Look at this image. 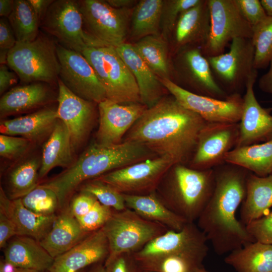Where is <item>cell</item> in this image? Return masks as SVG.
<instances>
[{
	"label": "cell",
	"instance_id": "1",
	"mask_svg": "<svg viewBox=\"0 0 272 272\" xmlns=\"http://www.w3.org/2000/svg\"><path fill=\"white\" fill-rule=\"evenodd\" d=\"M207 123L173 96L162 98L146 110L122 142L138 144L175 164H184L190 161L200 132Z\"/></svg>",
	"mask_w": 272,
	"mask_h": 272
},
{
	"label": "cell",
	"instance_id": "2",
	"mask_svg": "<svg viewBox=\"0 0 272 272\" xmlns=\"http://www.w3.org/2000/svg\"><path fill=\"white\" fill-rule=\"evenodd\" d=\"M214 168L212 195L197 220V225L218 255L230 252L255 242L246 226L236 217L244 200L249 171L226 163Z\"/></svg>",
	"mask_w": 272,
	"mask_h": 272
},
{
	"label": "cell",
	"instance_id": "3",
	"mask_svg": "<svg viewBox=\"0 0 272 272\" xmlns=\"http://www.w3.org/2000/svg\"><path fill=\"white\" fill-rule=\"evenodd\" d=\"M156 157L147 148L133 142L103 145L96 142L71 167L41 184L56 193L60 211L69 207L75 191L85 182Z\"/></svg>",
	"mask_w": 272,
	"mask_h": 272
},
{
	"label": "cell",
	"instance_id": "4",
	"mask_svg": "<svg viewBox=\"0 0 272 272\" xmlns=\"http://www.w3.org/2000/svg\"><path fill=\"white\" fill-rule=\"evenodd\" d=\"M207 241L195 223H187L180 231L168 230L133 255L143 270L183 272L203 266Z\"/></svg>",
	"mask_w": 272,
	"mask_h": 272
},
{
	"label": "cell",
	"instance_id": "5",
	"mask_svg": "<svg viewBox=\"0 0 272 272\" xmlns=\"http://www.w3.org/2000/svg\"><path fill=\"white\" fill-rule=\"evenodd\" d=\"M214 169L199 170L176 164L163 177L155 192L165 206L188 223L197 221L215 186Z\"/></svg>",
	"mask_w": 272,
	"mask_h": 272
},
{
	"label": "cell",
	"instance_id": "6",
	"mask_svg": "<svg viewBox=\"0 0 272 272\" xmlns=\"http://www.w3.org/2000/svg\"><path fill=\"white\" fill-rule=\"evenodd\" d=\"M81 54L94 70L107 99L120 104L141 103L137 82L115 47H90Z\"/></svg>",
	"mask_w": 272,
	"mask_h": 272
},
{
	"label": "cell",
	"instance_id": "7",
	"mask_svg": "<svg viewBox=\"0 0 272 272\" xmlns=\"http://www.w3.org/2000/svg\"><path fill=\"white\" fill-rule=\"evenodd\" d=\"M56 47L42 36L30 42H17L8 52L7 63L22 82L54 83L60 73Z\"/></svg>",
	"mask_w": 272,
	"mask_h": 272
},
{
	"label": "cell",
	"instance_id": "8",
	"mask_svg": "<svg viewBox=\"0 0 272 272\" xmlns=\"http://www.w3.org/2000/svg\"><path fill=\"white\" fill-rule=\"evenodd\" d=\"M102 229L109 249L106 260L124 253H135L169 230L160 224L144 219L127 208L121 211L113 210L111 217Z\"/></svg>",
	"mask_w": 272,
	"mask_h": 272
},
{
	"label": "cell",
	"instance_id": "9",
	"mask_svg": "<svg viewBox=\"0 0 272 272\" xmlns=\"http://www.w3.org/2000/svg\"><path fill=\"white\" fill-rule=\"evenodd\" d=\"M43 26L64 47L80 53L88 47L105 46L84 30L78 1H53L43 18Z\"/></svg>",
	"mask_w": 272,
	"mask_h": 272
},
{
	"label": "cell",
	"instance_id": "10",
	"mask_svg": "<svg viewBox=\"0 0 272 272\" xmlns=\"http://www.w3.org/2000/svg\"><path fill=\"white\" fill-rule=\"evenodd\" d=\"M207 58L215 80L228 95L240 94L255 70L251 38H235L228 52Z\"/></svg>",
	"mask_w": 272,
	"mask_h": 272
},
{
	"label": "cell",
	"instance_id": "11",
	"mask_svg": "<svg viewBox=\"0 0 272 272\" xmlns=\"http://www.w3.org/2000/svg\"><path fill=\"white\" fill-rule=\"evenodd\" d=\"M86 31L105 46L115 48L125 43L132 11L115 9L106 1H78Z\"/></svg>",
	"mask_w": 272,
	"mask_h": 272
},
{
	"label": "cell",
	"instance_id": "12",
	"mask_svg": "<svg viewBox=\"0 0 272 272\" xmlns=\"http://www.w3.org/2000/svg\"><path fill=\"white\" fill-rule=\"evenodd\" d=\"M174 164L166 157L157 156L113 170L96 179L108 184L122 194L145 195L156 190Z\"/></svg>",
	"mask_w": 272,
	"mask_h": 272
},
{
	"label": "cell",
	"instance_id": "13",
	"mask_svg": "<svg viewBox=\"0 0 272 272\" xmlns=\"http://www.w3.org/2000/svg\"><path fill=\"white\" fill-rule=\"evenodd\" d=\"M211 28L206 45L201 48L206 57L223 53L235 38H251L252 26L245 20L234 0H208Z\"/></svg>",
	"mask_w": 272,
	"mask_h": 272
},
{
	"label": "cell",
	"instance_id": "14",
	"mask_svg": "<svg viewBox=\"0 0 272 272\" xmlns=\"http://www.w3.org/2000/svg\"><path fill=\"white\" fill-rule=\"evenodd\" d=\"M164 88L184 108L195 113L207 122L239 123L243 108L240 94L219 99L191 92L171 79H160Z\"/></svg>",
	"mask_w": 272,
	"mask_h": 272
},
{
	"label": "cell",
	"instance_id": "15",
	"mask_svg": "<svg viewBox=\"0 0 272 272\" xmlns=\"http://www.w3.org/2000/svg\"><path fill=\"white\" fill-rule=\"evenodd\" d=\"M239 134V123L207 122L198 135L189 167L205 170L225 163V156L235 147Z\"/></svg>",
	"mask_w": 272,
	"mask_h": 272
},
{
	"label": "cell",
	"instance_id": "16",
	"mask_svg": "<svg viewBox=\"0 0 272 272\" xmlns=\"http://www.w3.org/2000/svg\"><path fill=\"white\" fill-rule=\"evenodd\" d=\"M60 80L80 97L99 103L106 98L105 90L94 70L80 53L57 45Z\"/></svg>",
	"mask_w": 272,
	"mask_h": 272
},
{
	"label": "cell",
	"instance_id": "17",
	"mask_svg": "<svg viewBox=\"0 0 272 272\" xmlns=\"http://www.w3.org/2000/svg\"><path fill=\"white\" fill-rule=\"evenodd\" d=\"M57 118L65 125L75 152L86 140L93 126L95 111L93 102L84 99L58 80Z\"/></svg>",
	"mask_w": 272,
	"mask_h": 272
},
{
	"label": "cell",
	"instance_id": "18",
	"mask_svg": "<svg viewBox=\"0 0 272 272\" xmlns=\"http://www.w3.org/2000/svg\"><path fill=\"white\" fill-rule=\"evenodd\" d=\"M177 53L176 67L178 77L196 94L219 99L228 95L217 83L207 58L198 47H187Z\"/></svg>",
	"mask_w": 272,
	"mask_h": 272
},
{
	"label": "cell",
	"instance_id": "19",
	"mask_svg": "<svg viewBox=\"0 0 272 272\" xmlns=\"http://www.w3.org/2000/svg\"><path fill=\"white\" fill-rule=\"evenodd\" d=\"M98 104L99 123L96 142L103 145L122 143L126 133L148 108L141 103L120 104L107 99Z\"/></svg>",
	"mask_w": 272,
	"mask_h": 272
},
{
	"label": "cell",
	"instance_id": "20",
	"mask_svg": "<svg viewBox=\"0 0 272 272\" xmlns=\"http://www.w3.org/2000/svg\"><path fill=\"white\" fill-rule=\"evenodd\" d=\"M257 76L255 70L246 85L243 104L239 124V134L235 147L249 146L272 139L271 109L262 107L254 92Z\"/></svg>",
	"mask_w": 272,
	"mask_h": 272
},
{
	"label": "cell",
	"instance_id": "21",
	"mask_svg": "<svg viewBox=\"0 0 272 272\" xmlns=\"http://www.w3.org/2000/svg\"><path fill=\"white\" fill-rule=\"evenodd\" d=\"M109 253L107 239L102 228L89 234L71 249L57 256L49 272H79L106 259Z\"/></svg>",
	"mask_w": 272,
	"mask_h": 272
},
{
	"label": "cell",
	"instance_id": "22",
	"mask_svg": "<svg viewBox=\"0 0 272 272\" xmlns=\"http://www.w3.org/2000/svg\"><path fill=\"white\" fill-rule=\"evenodd\" d=\"M210 28L208 0H200L179 16L171 34L175 51L192 46L202 48L207 43Z\"/></svg>",
	"mask_w": 272,
	"mask_h": 272
},
{
	"label": "cell",
	"instance_id": "23",
	"mask_svg": "<svg viewBox=\"0 0 272 272\" xmlns=\"http://www.w3.org/2000/svg\"><path fill=\"white\" fill-rule=\"evenodd\" d=\"M0 213L15 224L18 235L26 236L40 241L51 229L56 214L45 216L27 209L21 198L11 199L0 188Z\"/></svg>",
	"mask_w": 272,
	"mask_h": 272
},
{
	"label": "cell",
	"instance_id": "24",
	"mask_svg": "<svg viewBox=\"0 0 272 272\" xmlns=\"http://www.w3.org/2000/svg\"><path fill=\"white\" fill-rule=\"evenodd\" d=\"M115 48L137 82L141 103L148 108L153 106L163 98L164 90H166L160 78L139 55L133 44L125 42Z\"/></svg>",
	"mask_w": 272,
	"mask_h": 272
},
{
	"label": "cell",
	"instance_id": "25",
	"mask_svg": "<svg viewBox=\"0 0 272 272\" xmlns=\"http://www.w3.org/2000/svg\"><path fill=\"white\" fill-rule=\"evenodd\" d=\"M56 110L47 108L29 114L1 121V134L19 135L34 144L47 139L58 120Z\"/></svg>",
	"mask_w": 272,
	"mask_h": 272
},
{
	"label": "cell",
	"instance_id": "26",
	"mask_svg": "<svg viewBox=\"0 0 272 272\" xmlns=\"http://www.w3.org/2000/svg\"><path fill=\"white\" fill-rule=\"evenodd\" d=\"M4 249L5 260L17 268L47 271L54 259L39 241L29 236H15Z\"/></svg>",
	"mask_w": 272,
	"mask_h": 272
},
{
	"label": "cell",
	"instance_id": "27",
	"mask_svg": "<svg viewBox=\"0 0 272 272\" xmlns=\"http://www.w3.org/2000/svg\"><path fill=\"white\" fill-rule=\"evenodd\" d=\"M88 234L83 230L69 207L57 215L51 229L40 242L54 259L71 249Z\"/></svg>",
	"mask_w": 272,
	"mask_h": 272
},
{
	"label": "cell",
	"instance_id": "28",
	"mask_svg": "<svg viewBox=\"0 0 272 272\" xmlns=\"http://www.w3.org/2000/svg\"><path fill=\"white\" fill-rule=\"evenodd\" d=\"M69 132L65 125L58 119L45 141L41 153V164L39 172L40 179L56 167L69 168L75 162L74 154Z\"/></svg>",
	"mask_w": 272,
	"mask_h": 272
},
{
	"label": "cell",
	"instance_id": "29",
	"mask_svg": "<svg viewBox=\"0 0 272 272\" xmlns=\"http://www.w3.org/2000/svg\"><path fill=\"white\" fill-rule=\"evenodd\" d=\"M41 155L30 152L14 162L5 177V191L11 199L22 198L40 184Z\"/></svg>",
	"mask_w": 272,
	"mask_h": 272
},
{
	"label": "cell",
	"instance_id": "30",
	"mask_svg": "<svg viewBox=\"0 0 272 272\" xmlns=\"http://www.w3.org/2000/svg\"><path fill=\"white\" fill-rule=\"evenodd\" d=\"M122 195L127 208L144 219L160 224L169 230L180 231L188 223L168 209L155 191L145 195Z\"/></svg>",
	"mask_w": 272,
	"mask_h": 272
},
{
	"label": "cell",
	"instance_id": "31",
	"mask_svg": "<svg viewBox=\"0 0 272 272\" xmlns=\"http://www.w3.org/2000/svg\"><path fill=\"white\" fill-rule=\"evenodd\" d=\"M272 207V174L264 177L249 172L246 195L240 212V222L245 226L265 215Z\"/></svg>",
	"mask_w": 272,
	"mask_h": 272
},
{
	"label": "cell",
	"instance_id": "32",
	"mask_svg": "<svg viewBox=\"0 0 272 272\" xmlns=\"http://www.w3.org/2000/svg\"><path fill=\"white\" fill-rule=\"evenodd\" d=\"M50 99L49 89L41 83L13 88L1 98V117L35 109L47 104Z\"/></svg>",
	"mask_w": 272,
	"mask_h": 272
},
{
	"label": "cell",
	"instance_id": "33",
	"mask_svg": "<svg viewBox=\"0 0 272 272\" xmlns=\"http://www.w3.org/2000/svg\"><path fill=\"white\" fill-rule=\"evenodd\" d=\"M225 162L242 167L259 176L272 174V139L262 143L235 147L226 155Z\"/></svg>",
	"mask_w": 272,
	"mask_h": 272
},
{
	"label": "cell",
	"instance_id": "34",
	"mask_svg": "<svg viewBox=\"0 0 272 272\" xmlns=\"http://www.w3.org/2000/svg\"><path fill=\"white\" fill-rule=\"evenodd\" d=\"M224 261L237 272H272V245L248 243L230 252Z\"/></svg>",
	"mask_w": 272,
	"mask_h": 272
},
{
	"label": "cell",
	"instance_id": "35",
	"mask_svg": "<svg viewBox=\"0 0 272 272\" xmlns=\"http://www.w3.org/2000/svg\"><path fill=\"white\" fill-rule=\"evenodd\" d=\"M133 45L139 55L157 77L171 79L168 41L161 34L144 37Z\"/></svg>",
	"mask_w": 272,
	"mask_h": 272
},
{
	"label": "cell",
	"instance_id": "36",
	"mask_svg": "<svg viewBox=\"0 0 272 272\" xmlns=\"http://www.w3.org/2000/svg\"><path fill=\"white\" fill-rule=\"evenodd\" d=\"M163 3V0H141L137 3L131 15L130 35L133 39L160 34Z\"/></svg>",
	"mask_w": 272,
	"mask_h": 272
},
{
	"label": "cell",
	"instance_id": "37",
	"mask_svg": "<svg viewBox=\"0 0 272 272\" xmlns=\"http://www.w3.org/2000/svg\"><path fill=\"white\" fill-rule=\"evenodd\" d=\"M18 42H30L38 36L40 20L28 0H15L8 18Z\"/></svg>",
	"mask_w": 272,
	"mask_h": 272
},
{
	"label": "cell",
	"instance_id": "38",
	"mask_svg": "<svg viewBox=\"0 0 272 272\" xmlns=\"http://www.w3.org/2000/svg\"><path fill=\"white\" fill-rule=\"evenodd\" d=\"M254 47V69H264L272 58V17L252 26L251 38Z\"/></svg>",
	"mask_w": 272,
	"mask_h": 272
},
{
	"label": "cell",
	"instance_id": "39",
	"mask_svg": "<svg viewBox=\"0 0 272 272\" xmlns=\"http://www.w3.org/2000/svg\"><path fill=\"white\" fill-rule=\"evenodd\" d=\"M23 205L37 214L49 216L60 211L59 203L56 193L51 189L40 184L21 198Z\"/></svg>",
	"mask_w": 272,
	"mask_h": 272
},
{
	"label": "cell",
	"instance_id": "40",
	"mask_svg": "<svg viewBox=\"0 0 272 272\" xmlns=\"http://www.w3.org/2000/svg\"><path fill=\"white\" fill-rule=\"evenodd\" d=\"M80 187V191L92 194L100 203L112 210L121 211L126 208L122 194L102 181L96 178L89 180Z\"/></svg>",
	"mask_w": 272,
	"mask_h": 272
},
{
	"label": "cell",
	"instance_id": "41",
	"mask_svg": "<svg viewBox=\"0 0 272 272\" xmlns=\"http://www.w3.org/2000/svg\"><path fill=\"white\" fill-rule=\"evenodd\" d=\"M200 0H165L161 19L160 34L168 41L182 13L195 6Z\"/></svg>",
	"mask_w": 272,
	"mask_h": 272
},
{
	"label": "cell",
	"instance_id": "42",
	"mask_svg": "<svg viewBox=\"0 0 272 272\" xmlns=\"http://www.w3.org/2000/svg\"><path fill=\"white\" fill-rule=\"evenodd\" d=\"M34 144L25 138L1 134L0 155L14 162L29 154Z\"/></svg>",
	"mask_w": 272,
	"mask_h": 272
},
{
	"label": "cell",
	"instance_id": "43",
	"mask_svg": "<svg viewBox=\"0 0 272 272\" xmlns=\"http://www.w3.org/2000/svg\"><path fill=\"white\" fill-rule=\"evenodd\" d=\"M113 210L98 201L85 215L77 219L83 230L89 234L102 228L111 217Z\"/></svg>",
	"mask_w": 272,
	"mask_h": 272
},
{
	"label": "cell",
	"instance_id": "44",
	"mask_svg": "<svg viewBox=\"0 0 272 272\" xmlns=\"http://www.w3.org/2000/svg\"><path fill=\"white\" fill-rule=\"evenodd\" d=\"M255 241L272 245V210L246 226Z\"/></svg>",
	"mask_w": 272,
	"mask_h": 272
},
{
	"label": "cell",
	"instance_id": "45",
	"mask_svg": "<svg viewBox=\"0 0 272 272\" xmlns=\"http://www.w3.org/2000/svg\"><path fill=\"white\" fill-rule=\"evenodd\" d=\"M234 1L242 15L252 26L259 23L267 17L260 1Z\"/></svg>",
	"mask_w": 272,
	"mask_h": 272
},
{
	"label": "cell",
	"instance_id": "46",
	"mask_svg": "<svg viewBox=\"0 0 272 272\" xmlns=\"http://www.w3.org/2000/svg\"><path fill=\"white\" fill-rule=\"evenodd\" d=\"M106 272H143L133 253H124L105 260Z\"/></svg>",
	"mask_w": 272,
	"mask_h": 272
},
{
	"label": "cell",
	"instance_id": "47",
	"mask_svg": "<svg viewBox=\"0 0 272 272\" xmlns=\"http://www.w3.org/2000/svg\"><path fill=\"white\" fill-rule=\"evenodd\" d=\"M17 42L8 19L1 17L0 19V62L7 63L9 51Z\"/></svg>",
	"mask_w": 272,
	"mask_h": 272
},
{
	"label": "cell",
	"instance_id": "48",
	"mask_svg": "<svg viewBox=\"0 0 272 272\" xmlns=\"http://www.w3.org/2000/svg\"><path fill=\"white\" fill-rule=\"evenodd\" d=\"M97 201L92 194L80 191L79 194L72 198L69 207L74 216L79 219L88 213Z\"/></svg>",
	"mask_w": 272,
	"mask_h": 272
},
{
	"label": "cell",
	"instance_id": "49",
	"mask_svg": "<svg viewBox=\"0 0 272 272\" xmlns=\"http://www.w3.org/2000/svg\"><path fill=\"white\" fill-rule=\"evenodd\" d=\"M18 235L16 227L13 222L0 213V248H4L9 241Z\"/></svg>",
	"mask_w": 272,
	"mask_h": 272
},
{
	"label": "cell",
	"instance_id": "50",
	"mask_svg": "<svg viewBox=\"0 0 272 272\" xmlns=\"http://www.w3.org/2000/svg\"><path fill=\"white\" fill-rule=\"evenodd\" d=\"M15 73L10 71L5 64L0 67V94H3L11 86L16 82L17 77Z\"/></svg>",
	"mask_w": 272,
	"mask_h": 272
},
{
	"label": "cell",
	"instance_id": "51",
	"mask_svg": "<svg viewBox=\"0 0 272 272\" xmlns=\"http://www.w3.org/2000/svg\"><path fill=\"white\" fill-rule=\"evenodd\" d=\"M39 20L43 18L47 10L53 1L28 0Z\"/></svg>",
	"mask_w": 272,
	"mask_h": 272
},
{
	"label": "cell",
	"instance_id": "52",
	"mask_svg": "<svg viewBox=\"0 0 272 272\" xmlns=\"http://www.w3.org/2000/svg\"><path fill=\"white\" fill-rule=\"evenodd\" d=\"M268 71L259 80L258 86L262 91L272 95V58Z\"/></svg>",
	"mask_w": 272,
	"mask_h": 272
},
{
	"label": "cell",
	"instance_id": "53",
	"mask_svg": "<svg viewBox=\"0 0 272 272\" xmlns=\"http://www.w3.org/2000/svg\"><path fill=\"white\" fill-rule=\"evenodd\" d=\"M14 6V1L0 0V16L8 18L13 11Z\"/></svg>",
	"mask_w": 272,
	"mask_h": 272
},
{
	"label": "cell",
	"instance_id": "54",
	"mask_svg": "<svg viewBox=\"0 0 272 272\" xmlns=\"http://www.w3.org/2000/svg\"><path fill=\"white\" fill-rule=\"evenodd\" d=\"M107 3L115 9H129L135 3L133 0H107Z\"/></svg>",
	"mask_w": 272,
	"mask_h": 272
},
{
	"label": "cell",
	"instance_id": "55",
	"mask_svg": "<svg viewBox=\"0 0 272 272\" xmlns=\"http://www.w3.org/2000/svg\"><path fill=\"white\" fill-rule=\"evenodd\" d=\"M16 269L17 267L10 262L5 260L1 261L0 269L3 272H16Z\"/></svg>",
	"mask_w": 272,
	"mask_h": 272
},
{
	"label": "cell",
	"instance_id": "56",
	"mask_svg": "<svg viewBox=\"0 0 272 272\" xmlns=\"http://www.w3.org/2000/svg\"><path fill=\"white\" fill-rule=\"evenodd\" d=\"M267 16L272 17V0L260 1Z\"/></svg>",
	"mask_w": 272,
	"mask_h": 272
},
{
	"label": "cell",
	"instance_id": "57",
	"mask_svg": "<svg viewBox=\"0 0 272 272\" xmlns=\"http://www.w3.org/2000/svg\"><path fill=\"white\" fill-rule=\"evenodd\" d=\"M16 272H49V271H48V270H47V271H39V270L30 269L17 268Z\"/></svg>",
	"mask_w": 272,
	"mask_h": 272
},
{
	"label": "cell",
	"instance_id": "58",
	"mask_svg": "<svg viewBox=\"0 0 272 272\" xmlns=\"http://www.w3.org/2000/svg\"><path fill=\"white\" fill-rule=\"evenodd\" d=\"M92 272H106L104 265L99 264L97 266Z\"/></svg>",
	"mask_w": 272,
	"mask_h": 272
},
{
	"label": "cell",
	"instance_id": "59",
	"mask_svg": "<svg viewBox=\"0 0 272 272\" xmlns=\"http://www.w3.org/2000/svg\"><path fill=\"white\" fill-rule=\"evenodd\" d=\"M143 272H151V271L143 270Z\"/></svg>",
	"mask_w": 272,
	"mask_h": 272
},
{
	"label": "cell",
	"instance_id": "60",
	"mask_svg": "<svg viewBox=\"0 0 272 272\" xmlns=\"http://www.w3.org/2000/svg\"><path fill=\"white\" fill-rule=\"evenodd\" d=\"M201 272H208V271L207 270H204V271H201Z\"/></svg>",
	"mask_w": 272,
	"mask_h": 272
},
{
	"label": "cell",
	"instance_id": "61",
	"mask_svg": "<svg viewBox=\"0 0 272 272\" xmlns=\"http://www.w3.org/2000/svg\"><path fill=\"white\" fill-rule=\"evenodd\" d=\"M0 272H3V271L1 269H0Z\"/></svg>",
	"mask_w": 272,
	"mask_h": 272
}]
</instances>
